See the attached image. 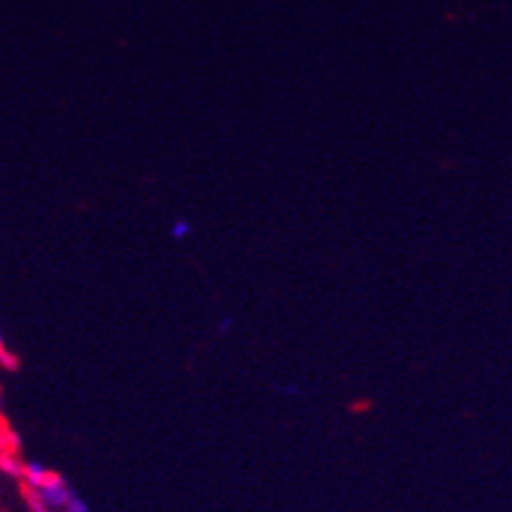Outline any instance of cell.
Wrapping results in <instances>:
<instances>
[{
	"instance_id": "1",
	"label": "cell",
	"mask_w": 512,
	"mask_h": 512,
	"mask_svg": "<svg viewBox=\"0 0 512 512\" xmlns=\"http://www.w3.org/2000/svg\"><path fill=\"white\" fill-rule=\"evenodd\" d=\"M29 492L37 494V499H40L48 512L63 510V507H66V502H68V497L74 494V492H71V486H68L66 481L58 476V473H50V479L45 481V484L37 486V489H29Z\"/></svg>"
},
{
	"instance_id": "2",
	"label": "cell",
	"mask_w": 512,
	"mask_h": 512,
	"mask_svg": "<svg viewBox=\"0 0 512 512\" xmlns=\"http://www.w3.org/2000/svg\"><path fill=\"white\" fill-rule=\"evenodd\" d=\"M50 468L48 465L37 463V460H29V463H24V471H21V481L27 484V489H37V486H42L45 481L50 479Z\"/></svg>"
},
{
	"instance_id": "3",
	"label": "cell",
	"mask_w": 512,
	"mask_h": 512,
	"mask_svg": "<svg viewBox=\"0 0 512 512\" xmlns=\"http://www.w3.org/2000/svg\"><path fill=\"white\" fill-rule=\"evenodd\" d=\"M21 471H24V463L14 452H0V473H6L11 479H21Z\"/></svg>"
},
{
	"instance_id": "4",
	"label": "cell",
	"mask_w": 512,
	"mask_h": 512,
	"mask_svg": "<svg viewBox=\"0 0 512 512\" xmlns=\"http://www.w3.org/2000/svg\"><path fill=\"white\" fill-rule=\"evenodd\" d=\"M168 233H170V238H173V241L181 243V241H186L191 233H194V223H191L189 217H176V220L170 223Z\"/></svg>"
},
{
	"instance_id": "5",
	"label": "cell",
	"mask_w": 512,
	"mask_h": 512,
	"mask_svg": "<svg viewBox=\"0 0 512 512\" xmlns=\"http://www.w3.org/2000/svg\"><path fill=\"white\" fill-rule=\"evenodd\" d=\"M63 512H92V510H89V505L79 497V494H71L66 502V507H63Z\"/></svg>"
},
{
	"instance_id": "6",
	"label": "cell",
	"mask_w": 512,
	"mask_h": 512,
	"mask_svg": "<svg viewBox=\"0 0 512 512\" xmlns=\"http://www.w3.org/2000/svg\"><path fill=\"white\" fill-rule=\"evenodd\" d=\"M233 324H236V319H233V317H225L223 324L217 327V335H228V332L233 330Z\"/></svg>"
},
{
	"instance_id": "7",
	"label": "cell",
	"mask_w": 512,
	"mask_h": 512,
	"mask_svg": "<svg viewBox=\"0 0 512 512\" xmlns=\"http://www.w3.org/2000/svg\"><path fill=\"white\" fill-rule=\"evenodd\" d=\"M8 447H11V445H8V434L0 429V452H11Z\"/></svg>"
},
{
	"instance_id": "8",
	"label": "cell",
	"mask_w": 512,
	"mask_h": 512,
	"mask_svg": "<svg viewBox=\"0 0 512 512\" xmlns=\"http://www.w3.org/2000/svg\"><path fill=\"white\" fill-rule=\"evenodd\" d=\"M6 351V343H3V332H0V353Z\"/></svg>"
}]
</instances>
